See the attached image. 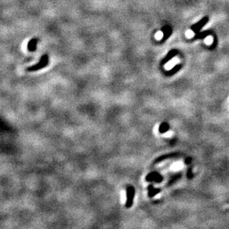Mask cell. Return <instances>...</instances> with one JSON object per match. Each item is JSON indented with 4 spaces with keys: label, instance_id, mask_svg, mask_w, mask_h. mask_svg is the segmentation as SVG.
Masks as SVG:
<instances>
[{
    "label": "cell",
    "instance_id": "cell-10",
    "mask_svg": "<svg viewBox=\"0 0 229 229\" xmlns=\"http://www.w3.org/2000/svg\"><path fill=\"white\" fill-rule=\"evenodd\" d=\"M182 65H175V66L174 67V68H172L171 70H170V71H168L166 72V74H167V76H172L174 75V74H176L177 72H178L180 70V68H181Z\"/></svg>",
    "mask_w": 229,
    "mask_h": 229
},
{
    "label": "cell",
    "instance_id": "cell-16",
    "mask_svg": "<svg viewBox=\"0 0 229 229\" xmlns=\"http://www.w3.org/2000/svg\"><path fill=\"white\" fill-rule=\"evenodd\" d=\"M185 163H186L187 165L190 164V163L191 162V157H188V158H186V160H185Z\"/></svg>",
    "mask_w": 229,
    "mask_h": 229
},
{
    "label": "cell",
    "instance_id": "cell-5",
    "mask_svg": "<svg viewBox=\"0 0 229 229\" xmlns=\"http://www.w3.org/2000/svg\"><path fill=\"white\" fill-rule=\"evenodd\" d=\"M177 54H178V51H177V50H171V51H170L168 53L167 55L166 56V57L161 61V65H166V64H167L170 60H172Z\"/></svg>",
    "mask_w": 229,
    "mask_h": 229
},
{
    "label": "cell",
    "instance_id": "cell-9",
    "mask_svg": "<svg viewBox=\"0 0 229 229\" xmlns=\"http://www.w3.org/2000/svg\"><path fill=\"white\" fill-rule=\"evenodd\" d=\"M169 128H170V126L169 125H168V123L164 122L159 126V132H160V134H165L167 131H168Z\"/></svg>",
    "mask_w": 229,
    "mask_h": 229
},
{
    "label": "cell",
    "instance_id": "cell-6",
    "mask_svg": "<svg viewBox=\"0 0 229 229\" xmlns=\"http://www.w3.org/2000/svg\"><path fill=\"white\" fill-rule=\"evenodd\" d=\"M38 41L39 40L37 38L31 39L30 41L28 43V50L31 51V52H34L35 51H37Z\"/></svg>",
    "mask_w": 229,
    "mask_h": 229
},
{
    "label": "cell",
    "instance_id": "cell-4",
    "mask_svg": "<svg viewBox=\"0 0 229 229\" xmlns=\"http://www.w3.org/2000/svg\"><path fill=\"white\" fill-rule=\"evenodd\" d=\"M208 22V16L204 17V18L202 19H201L198 23L194 25L191 27V29H192V31H194V32L198 33L199 31L200 30V29L202 28L203 27V26L205 25Z\"/></svg>",
    "mask_w": 229,
    "mask_h": 229
},
{
    "label": "cell",
    "instance_id": "cell-8",
    "mask_svg": "<svg viewBox=\"0 0 229 229\" xmlns=\"http://www.w3.org/2000/svg\"><path fill=\"white\" fill-rule=\"evenodd\" d=\"M148 190L149 197H154V196H156L161 191V189H160V188H154L152 185H150L148 187Z\"/></svg>",
    "mask_w": 229,
    "mask_h": 229
},
{
    "label": "cell",
    "instance_id": "cell-7",
    "mask_svg": "<svg viewBox=\"0 0 229 229\" xmlns=\"http://www.w3.org/2000/svg\"><path fill=\"white\" fill-rule=\"evenodd\" d=\"M162 31H163V41H164L166 39H168V37L171 36V34H172V30H171V28L169 26H164V27L162 28Z\"/></svg>",
    "mask_w": 229,
    "mask_h": 229
},
{
    "label": "cell",
    "instance_id": "cell-2",
    "mask_svg": "<svg viewBox=\"0 0 229 229\" xmlns=\"http://www.w3.org/2000/svg\"><path fill=\"white\" fill-rule=\"evenodd\" d=\"M135 195V189L134 186L131 185L127 188V200L125 202V207L130 208L133 205L134 197Z\"/></svg>",
    "mask_w": 229,
    "mask_h": 229
},
{
    "label": "cell",
    "instance_id": "cell-15",
    "mask_svg": "<svg viewBox=\"0 0 229 229\" xmlns=\"http://www.w3.org/2000/svg\"><path fill=\"white\" fill-rule=\"evenodd\" d=\"M212 42H213V40L211 37H207L206 40H205V43H206V44H208V45H210L211 43H212Z\"/></svg>",
    "mask_w": 229,
    "mask_h": 229
},
{
    "label": "cell",
    "instance_id": "cell-12",
    "mask_svg": "<svg viewBox=\"0 0 229 229\" xmlns=\"http://www.w3.org/2000/svg\"><path fill=\"white\" fill-rule=\"evenodd\" d=\"M208 34H209V33L208 32H204V33H201V34H199L198 35L196 36V38L197 39H200V38H203V37H206V36H208Z\"/></svg>",
    "mask_w": 229,
    "mask_h": 229
},
{
    "label": "cell",
    "instance_id": "cell-14",
    "mask_svg": "<svg viewBox=\"0 0 229 229\" xmlns=\"http://www.w3.org/2000/svg\"><path fill=\"white\" fill-rule=\"evenodd\" d=\"M194 32L191 31H188L186 32V36L188 37V38H191V37H192L193 36H194Z\"/></svg>",
    "mask_w": 229,
    "mask_h": 229
},
{
    "label": "cell",
    "instance_id": "cell-13",
    "mask_svg": "<svg viewBox=\"0 0 229 229\" xmlns=\"http://www.w3.org/2000/svg\"><path fill=\"white\" fill-rule=\"evenodd\" d=\"M188 179H191L193 177V174H192V168H190L188 171V174H187Z\"/></svg>",
    "mask_w": 229,
    "mask_h": 229
},
{
    "label": "cell",
    "instance_id": "cell-3",
    "mask_svg": "<svg viewBox=\"0 0 229 229\" xmlns=\"http://www.w3.org/2000/svg\"><path fill=\"white\" fill-rule=\"evenodd\" d=\"M163 178L159 173L157 172H151L148 174H147L145 177V180L147 182H156L157 183H160L163 181Z\"/></svg>",
    "mask_w": 229,
    "mask_h": 229
},
{
    "label": "cell",
    "instance_id": "cell-1",
    "mask_svg": "<svg viewBox=\"0 0 229 229\" xmlns=\"http://www.w3.org/2000/svg\"><path fill=\"white\" fill-rule=\"evenodd\" d=\"M48 62H49V57H48V54H44L43 56H42L41 58H40V62H38L36 65H32V66L28 67L27 68L28 71H40V70L43 69V68H46L47 65H48Z\"/></svg>",
    "mask_w": 229,
    "mask_h": 229
},
{
    "label": "cell",
    "instance_id": "cell-11",
    "mask_svg": "<svg viewBox=\"0 0 229 229\" xmlns=\"http://www.w3.org/2000/svg\"><path fill=\"white\" fill-rule=\"evenodd\" d=\"M176 155H177V154H168V155H164V156H163V157H159V158L157 159V160H156L155 163H160V162L163 161V160H166V159H168V157H174V156H176Z\"/></svg>",
    "mask_w": 229,
    "mask_h": 229
}]
</instances>
